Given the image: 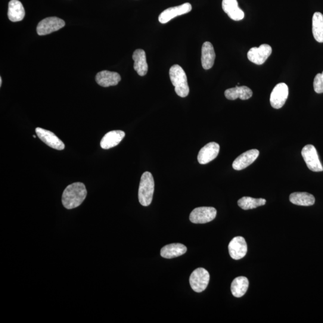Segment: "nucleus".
Segmentation results:
<instances>
[{"mask_svg":"<svg viewBox=\"0 0 323 323\" xmlns=\"http://www.w3.org/2000/svg\"><path fill=\"white\" fill-rule=\"evenodd\" d=\"M86 196L87 190L85 185L80 182L74 183L68 186L65 189L62 197V203L65 209H75L83 203Z\"/></svg>","mask_w":323,"mask_h":323,"instance_id":"nucleus-1","label":"nucleus"},{"mask_svg":"<svg viewBox=\"0 0 323 323\" xmlns=\"http://www.w3.org/2000/svg\"><path fill=\"white\" fill-rule=\"evenodd\" d=\"M170 77L176 94L179 97L185 98L189 94V87L188 78L184 70L179 65H173L170 70Z\"/></svg>","mask_w":323,"mask_h":323,"instance_id":"nucleus-2","label":"nucleus"},{"mask_svg":"<svg viewBox=\"0 0 323 323\" xmlns=\"http://www.w3.org/2000/svg\"><path fill=\"white\" fill-rule=\"evenodd\" d=\"M154 182L151 174L145 172L142 175L138 189V200L142 206H150L153 200Z\"/></svg>","mask_w":323,"mask_h":323,"instance_id":"nucleus-3","label":"nucleus"},{"mask_svg":"<svg viewBox=\"0 0 323 323\" xmlns=\"http://www.w3.org/2000/svg\"><path fill=\"white\" fill-rule=\"evenodd\" d=\"M210 278L209 272L206 269L199 268L192 273L189 282L194 291L201 293L206 289L209 284Z\"/></svg>","mask_w":323,"mask_h":323,"instance_id":"nucleus-4","label":"nucleus"},{"mask_svg":"<svg viewBox=\"0 0 323 323\" xmlns=\"http://www.w3.org/2000/svg\"><path fill=\"white\" fill-rule=\"evenodd\" d=\"M302 156L307 168L313 172H321L323 167L314 146L306 145L302 150Z\"/></svg>","mask_w":323,"mask_h":323,"instance_id":"nucleus-5","label":"nucleus"},{"mask_svg":"<svg viewBox=\"0 0 323 323\" xmlns=\"http://www.w3.org/2000/svg\"><path fill=\"white\" fill-rule=\"evenodd\" d=\"M217 210L213 207H198L192 211L190 214L191 222L196 224H204L213 221L216 218Z\"/></svg>","mask_w":323,"mask_h":323,"instance_id":"nucleus-6","label":"nucleus"},{"mask_svg":"<svg viewBox=\"0 0 323 323\" xmlns=\"http://www.w3.org/2000/svg\"><path fill=\"white\" fill-rule=\"evenodd\" d=\"M65 26V21L57 17H49L40 22L37 27L39 36H45L60 30Z\"/></svg>","mask_w":323,"mask_h":323,"instance_id":"nucleus-7","label":"nucleus"},{"mask_svg":"<svg viewBox=\"0 0 323 323\" xmlns=\"http://www.w3.org/2000/svg\"><path fill=\"white\" fill-rule=\"evenodd\" d=\"M288 96V88L284 83H278L273 89L270 97L271 106L279 109L284 106Z\"/></svg>","mask_w":323,"mask_h":323,"instance_id":"nucleus-8","label":"nucleus"},{"mask_svg":"<svg viewBox=\"0 0 323 323\" xmlns=\"http://www.w3.org/2000/svg\"><path fill=\"white\" fill-rule=\"evenodd\" d=\"M272 49L268 45L263 44L260 47H254L250 49L247 54L248 60L257 65H262L272 54Z\"/></svg>","mask_w":323,"mask_h":323,"instance_id":"nucleus-9","label":"nucleus"},{"mask_svg":"<svg viewBox=\"0 0 323 323\" xmlns=\"http://www.w3.org/2000/svg\"><path fill=\"white\" fill-rule=\"evenodd\" d=\"M36 132L38 137L50 147L58 150H64L65 144L57 135L50 130L37 128Z\"/></svg>","mask_w":323,"mask_h":323,"instance_id":"nucleus-10","label":"nucleus"},{"mask_svg":"<svg viewBox=\"0 0 323 323\" xmlns=\"http://www.w3.org/2000/svg\"><path fill=\"white\" fill-rule=\"evenodd\" d=\"M192 5L189 3L176 6V7L167 9L166 11L162 12L159 15V21L161 24H166L177 17L188 14L192 11Z\"/></svg>","mask_w":323,"mask_h":323,"instance_id":"nucleus-11","label":"nucleus"},{"mask_svg":"<svg viewBox=\"0 0 323 323\" xmlns=\"http://www.w3.org/2000/svg\"><path fill=\"white\" fill-rule=\"evenodd\" d=\"M228 249L230 256L233 259H241L247 253V242L243 237H236L229 242Z\"/></svg>","mask_w":323,"mask_h":323,"instance_id":"nucleus-12","label":"nucleus"},{"mask_svg":"<svg viewBox=\"0 0 323 323\" xmlns=\"http://www.w3.org/2000/svg\"><path fill=\"white\" fill-rule=\"evenodd\" d=\"M220 145L215 142H211L205 145L199 152L198 160L202 165L207 164L218 156Z\"/></svg>","mask_w":323,"mask_h":323,"instance_id":"nucleus-13","label":"nucleus"},{"mask_svg":"<svg viewBox=\"0 0 323 323\" xmlns=\"http://www.w3.org/2000/svg\"><path fill=\"white\" fill-rule=\"evenodd\" d=\"M259 155V151L257 149H252L244 152L239 156L232 164V167L235 170L240 171L246 169L257 159Z\"/></svg>","mask_w":323,"mask_h":323,"instance_id":"nucleus-14","label":"nucleus"},{"mask_svg":"<svg viewBox=\"0 0 323 323\" xmlns=\"http://www.w3.org/2000/svg\"><path fill=\"white\" fill-rule=\"evenodd\" d=\"M95 80L99 86L107 88L117 85L121 80V77L119 73L104 70L97 74Z\"/></svg>","mask_w":323,"mask_h":323,"instance_id":"nucleus-15","label":"nucleus"},{"mask_svg":"<svg viewBox=\"0 0 323 323\" xmlns=\"http://www.w3.org/2000/svg\"><path fill=\"white\" fill-rule=\"evenodd\" d=\"M222 8L232 20L239 21L244 18V12L238 7L237 0H223Z\"/></svg>","mask_w":323,"mask_h":323,"instance_id":"nucleus-16","label":"nucleus"},{"mask_svg":"<svg viewBox=\"0 0 323 323\" xmlns=\"http://www.w3.org/2000/svg\"><path fill=\"white\" fill-rule=\"evenodd\" d=\"M125 133L122 130H112L105 134L102 138L100 145L103 149H109L117 145L125 137Z\"/></svg>","mask_w":323,"mask_h":323,"instance_id":"nucleus-17","label":"nucleus"},{"mask_svg":"<svg viewBox=\"0 0 323 323\" xmlns=\"http://www.w3.org/2000/svg\"><path fill=\"white\" fill-rule=\"evenodd\" d=\"M216 54L212 44L209 42H205L202 47L201 63L205 70L212 68L215 61Z\"/></svg>","mask_w":323,"mask_h":323,"instance_id":"nucleus-18","label":"nucleus"},{"mask_svg":"<svg viewBox=\"0 0 323 323\" xmlns=\"http://www.w3.org/2000/svg\"><path fill=\"white\" fill-rule=\"evenodd\" d=\"M133 60L134 61L133 68L139 76H144L147 74L148 71V65L146 60L145 52L144 50L137 49L133 52L132 55Z\"/></svg>","mask_w":323,"mask_h":323,"instance_id":"nucleus-19","label":"nucleus"},{"mask_svg":"<svg viewBox=\"0 0 323 323\" xmlns=\"http://www.w3.org/2000/svg\"><path fill=\"white\" fill-rule=\"evenodd\" d=\"M225 95L229 100H235L240 98L242 100H247L253 95V92L247 86H236L235 88L226 90Z\"/></svg>","mask_w":323,"mask_h":323,"instance_id":"nucleus-20","label":"nucleus"},{"mask_svg":"<svg viewBox=\"0 0 323 323\" xmlns=\"http://www.w3.org/2000/svg\"><path fill=\"white\" fill-rule=\"evenodd\" d=\"M187 251V247L182 244H171L162 248L160 255L166 259H173L183 255Z\"/></svg>","mask_w":323,"mask_h":323,"instance_id":"nucleus-21","label":"nucleus"},{"mask_svg":"<svg viewBox=\"0 0 323 323\" xmlns=\"http://www.w3.org/2000/svg\"><path fill=\"white\" fill-rule=\"evenodd\" d=\"M8 18L14 23L23 20L26 12L23 4L18 0H11L9 3Z\"/></svg>","mask_w":323,"mask_h":323,"instance_id":"nucleus-22","label":"nucleus"},{"mask_svg":"<svg viewBox=\"0 0 323 323\" xmlns=\"http://www.w3.org/2000/svg\"><path fill=\"white\" fill-rule=\"evenodd\" d=\"M290 201L292 204L300 206H311L315 203V198L306 192H294L290 195Z\"/></svg>","mask_w":323,"mask_h":323,"instance_id":"nucleus-23","label":"nucleus"},{"mask_svg":"<svg viewBox=\"0 0 323 323\" xmlns=\"http://www.w3.org/2000/svg\"><path fill=\"white\" fill-rule=\"evenodd\" d=\"M249 286V281L245 276H238L234 279L231 284V292L233 296L241 297L246 293Z\"/></svg>","mask_w":323,"mask_h":323,"instance_id":"nucleus-24","label":"nucleus"},{"mask_svg":"<svg viewBox=\"0 0 323 323\" xmlns=\"http://www.w3.org/2000/svg\"><path fill=\"white\" fill-rule=\"evenodd\" d=\"M312 34L316 41L323 43V15L315 12L312 17Z\"/></svg>","mask_w":323,"mask_h":323,"instance_id":"nucleus-25","label":"nucleus"},{"mask_svg":"<svg viewBox=\"0 0 323 323\" xmlns=\"http://www.w3.org/2000/svg\"><path fill=\"white\" fill-rule=\"evenodd\" d=\"M266 203V201L265 199H255L249 197H242L238 201L239 207L244 210L256 209L264 206Z\"/></svg>","mask_w":323,"mask_h":323,"instance_id":"nucleus-26","label":"nucleus"},{"mask_svg":"<svg viewBox=\"0 0 323 323\" xmlns=\"http://www.w3.org/2000/svg\"><path fill=\"white\" fill-rule=\"evenodd\" d=\"M313 89L317 94L323 93V71L322 73L316 74L313 80Z\"/></svg>","mask_w":323,"mask_h":323,"instance_id":"nucleus-27","label":"nucleus"},{"mask_svg":"<svg viewBox=\"0 0 323 323\" xmlns=\"http://www.w3.org/2000/svg\"><path fill=\"white\" fill-rule=\"evenodd\" d=\"M2 77H0V86H2Z\"/></svg>","mask_w":323,"mask_h":323,"instance_id":"nucleus-28","label":"nucleus"},{"mask_svg":"<svg viewBox=\"0 0 323 323\" xmlns=\"http://www.w3.org/2000/svg\"><path fill=\"white\" fill-rule=\"evenodd\" d=\"M33 137L36 138V135H33Z\"/></svg>","mask_w":323,"mask_h":323,"instance_id":"nucleus-29","label":"nucleus"}]
</instances>
